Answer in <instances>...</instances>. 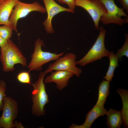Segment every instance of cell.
<instances>
[{"mask_svg":"<svg viewBox=\"0 0 128 128\" xmlns=\"http://www.w3.org/2000/svg\"><path fill=\"white\" fill-rule=\"evenodd\" d=\"M116 91L120 95L122 100L123 107L120 111L124 126L127 128H128V91L120 88L118 89Z\"/></svg>","mask_w":128,"mask_h":128,"instance_id":"15","label":"cell"},{"mask_svg":"<svg viewBox=\"0 0 128 128\" xmlns=\"http://www.w3.org/2000/svg\"><path fill=\"white\" fill-rule=\"evenodd\" d=\"M14 128H24L21 122H18L17 121H15L14 122Z\"/></svg>","mask_w":128,"mask_h":128,"instance_id":"25","label":"cell"},{"mask_svg":"<svg viewBox=\"0 0 128 128\" xmlns=\"http://www.w3.org/2000/svg\"><path fill=\"white\" fill-rule=\"evenodd\" d=\"M119 2L123 6V9L126 10V13L128 12V0H118Z\"/></svg>","mask_w":128,"mask_h":128,"instance_id":"23","label":"cell"},{"mask_svg":"<svg viewBox=\"0 0 128 128\" xmlns=\"http://www.w3.org/2000/svg\"><path fill=\"white\" fill-rule=\"evenodd\" d=\"M107 111L104 106L96 104L87 113L85 122L80 125L81 128H90L94 121L100 116H104Z\"/></svg>","mask_w":128,"mask_h":128,"instance_id":"13","label":"cell"},{"mask_svg":"<svg viewBox=\"0 0 128 128\" xmlns=\"http://www.w3.org/2000/svg\"><path fill=\"white\" fill-rule=\"evenodd\" d=\"M44 46L43 41L40 38L35 42L34 51L31 56V59L27 66L30 72L32 70L40 71L42 69L44 64L51 61L55 60L62 56L64 52L59 54L44 51L42 49V46Z\"/></svg>","mask_w":128,"mask_h":128,"instance_id":"3","label":"cell"},{"mask_svg":"<svg viewBox=\"0 0 128 128\" xmlns=\"http://www.w3.org/2000/svg\"><path fill=\"white\" fill-rule=\"evenodd\" d=\"M19 0H5L0 5V25L10 26L9 17L16 4Z\"/></svg>","mask_w":128,"mask_h":128,"instance_id":"12","label":"cell"},{"mask_svg":"<svg viewBox=\"0 0 128 128\" xmlns=\"http://www.w3.org/2000/svg\"><path fill=\"white\" fill-rule=\"evenodd\" d=\"M3 1H2L1 0H0V5L1 4V3Z\"/></svg>","mask_w":128,"mask_h":128,"instance_id":"26","label":"cell"},{"mask_svg":"<svg viewBox=\"0 0 128 128\" xmlns=\"http://www.w3.org/2000/svg\"><path fill=\"white\" fill-rule=\"evenodd\" d=\"M58 2L62 4H66L69 8L74 13L75 7V3L76 0H57Z\"/></svg>","mask_w":128,"mask_h":128,"instance_id":"22","label":"cell"},{"mask_svg":"<svg viewBox=\"0 0 128 128\" xmlns=\"http://www.w3.org/2000/svg\"><path fill=\"white\" fill-rule=\"evenodd\" d=\"M125 40L123 46L118 50L115 54L118 58L119 61H121L123 56L128 57V35L127 33L125 35Z\"/></svg>","mask_w":128,"mask_h":128,"instance_id":"18","label":"cell"},{"mask_svg":"<svg viewBox=\"0 0 128 128\" xmlns=\"http://www.w3.org/2000/svg\"><path fill=\"white\" fill-rule=\"evenodd\" d=\"M75 5L83 8L87 12L93 21L95 28L98 29L101 18L107 13L102 2L100 0H76Z\"/></svg>","mask_w":128,"mask_h":128,"instance_id":"9","label":"cell"},{"mask_svg":"<svg viewBox=\"0 0 128 128\" xmlns=\"http://www.w3.org/2000/svg\"><path fill=\"white\" fill-rule=\"evenodd\" d=\"M45 6L47 17L43 23L46 32L50 34L54 32L52 24V20L54 17L62 12L73 13L69 8L64 7L58 4L54 0H43Z\"/></svg>","mask_w":128,"mask_h":128,"instance_id":"10","label":"cell"},{"mask_svg":"<svg viewBox=\"0 0 128 128\" xmlns=\"http://www.w3.org/2000/svg\"><path fill=\"white\" fill-rule=\"evenodd\" d=\"M6 91V83L4 81H0V111L2 110L3 100L4 97L7 96L5 93Z\"/></svg>","mask_w":128,"mask_h":128,"instance_id":"21","label":"cell"},{"mask_svg":"<svg viewBox=\"0 0 128 128\" xmlns=\"http://www.w3.org/2000/svg\"><path fill=\"white\" fill-rule=\"evenodd\" d=\"M107 117L106 124L109 128H119L123 123V119L120 111L110 108L105 114Z\"/></svg>","mask_w":128,"mask_h":128,"instance_id":"14","label":"cell"},{"mask_svg":"<svg viewBox=\"0 0 128 128\" xmlns=\"http://www.w3.org/2000/svg\"><path fill=\"white\" fill-rule=\"evenodd\" d=\"M108 57L110 61L109 67L106 75L103 78L110 82L114 76V70L119 65L118 62L119 59L113 51L110 52Z\"/></svg>","mask_w":128,"mask_h":128,"instance_id":"17","label":"cell"},{"mask_svg":"<svg viewBox=\"0 0 128 128\" xmlns=\"http://www.w3.org/2000/svg\"><path fill=\"white\" fill-rule=\"evenodd\" d=\"M3 102V111L0 117V128H14V121L18 112L17 102L7 96L4 97Z\"/></svg>","mask_w":128,"mask_h":128,"instance_id":"8","label":"cell"},{"mask_svg":"<svg viewBox=\"0 0 128 128\" xmlns=\"http://www.w3.org/2000/svg\"><path fill=\"white\" fill-rule=\"evenodd\" d=\"M13 30L9 26L6 25L0 26V36L4 39L8 41L11 37Z\"/></svg>","mask_w":128,"mask_h":128,"instance_id":"19","label":"cell"},{"mask_svg":"<svg viewBox=\"0 0 128 128\" xmlns=\"http://www.w3.org/2000/svg\"><path fill=\"white\" fill-rule=\"evenodd\" d=\"M103 4L107 13L100 18V21L104 24L113 23L120 25L128 22V15L123 8L118 7L114 0H100Z\"/></svg>","mask_w":128,"mask_h":128,"instance_id":"6","label":"cell"},{"mask_svg":"<svg viewBox=\"0 0 128 128\" xmlns=\"http://www.w3.org/2000/svg\"><path fill=\"white\" fill-rule=\"evenodd\" d=\"M76 55L72 52L65 54L63 57L51 63L47 68L44 71L47 74L54 70H64L70 72L79 77L82 72L81 69L76 66Z\"/></svg>","mask_w":128,"mask_h":128,"instance_id":"7","label":"cell"},{"mask_svg":"<svg viewBox=\"0 0 128 128\" xmlns=\"http://www.w3.org/2000/svg\"><path fill=\"white\" fill-rule=\"evenodd\" d=\"M2 0V1H4L5 0Z\"/></svg>","mask_w":128,"mask_h":128,"instance_id":"27","label":"cell"},{"mask_svg":"<svg viewBox=\"0 0 128 128\" xmlns=\"http://www.w3.org/2000/svg\"><path fill=\"white\" fill-rule=\"evenodd\" d=\"M34 11L42 13L46 12L45 7L37 2L27 3L18 1L14 7L9 19L10 26L13 30L17 32V24L18 20Z\"/></svg>","mask_w":128,"mask_h":128,"instance_id":"5","label":"cell"},{"mask_svg":"<svg viewBox=\"0 0 128 128\" xmlns=\"http://www.w3.org/2000/svg\"><path fill=\"white\" fill-rule=\"evenodd\" d=\"M44 80V83H55L57 88L59 90H62L68 85L70 79L74 74L68 71L61 70H55L52 72Z\"/></svg>","mask_w":128,"mask_h":128,"instance_id":"11","label":"cell"},{"mask_svg":"<svg viewBox=\"0 0 128 128\" xmlns=\"http://www.w3.org/2000/svg\"><path fill=\"white\" fill-rule=\"evenodd\" d=\"M46 74L44 71L40 72L38 75V79L32 84L33 89L32 92L33 104L32 112L33 115L38 117L45 115L44 107L50 101L44 82Z\"/></svg>","mask_w":128,"mask_h":128,"instance_id":"2","label":"cell"},{"mask_svg":"<svg viewBox=\"0 0 128 128\" xmlns=\"http://www.w3.org/2000/svg\"><path fill=\"white\" fill-rule=\"evenodd\" d=\"M99 28V34L94 44L83 58L76 62V65L83 66L103 57H108L110 51L105 48L104 42L106 31L103 27Z\"/></svg>","mask_w":128,"mask_h":128,"instance_id":"4","label":"cell"},{"mask_svg":"<svg viewBox=\"0 0 128 128\" xmlns=\"http://www.w3.org/2000/svg\"><path fill=\"white\" fill-rule=\"evenodd\" d=\"M0 61L4 72L13 71L15 64H19L24 67L27 66V60L17 46L10 39L5 46L0 48Z\"/></svg>","mask_w":128,"mask_h":128,"instance_id":"1","label":"cell"},{"mask_svg":"<svg viewBox=\"0 0 128 128\" xmlns=\"http://www.w3.org/2000/svg\"><path fill=\"white\" fill-rule=\"evenodd\" d=\"M7 41L3 38L0 36V48H3L6 44Z\"/></svg>","mask_w":128,"mask_h":128,"instance_id":"24","label":"cell"},{"mask_svg":"<svg viewBox=\"0 0 128 128\" xmlns=\"http://www.w3.org/2000/svg\"><path fill=\"white\" fill-rule=\"evenodd\" d=\"M29 71H23L19 73L17 77L18 80L20 82L32 84L31 82V78Z\"/></svg>","mask_w":128,"mask_h":128,"instance_id":"20","label":"cell"},{"mask_svg":"<svg viewBox=\"0 0 128 128\" xmlns=\"http://www.w3.org/2000/svg\"><path fill=\"white\" fill-rule=\"evenodd\" d=\"M110 82L104 80L100 84L98 88V98L96 105L104 106L110 93Z\"/></svg>","mask_w":128,"mask_h":128,"instance_id":"16","label":"cell"}]
</instances>
